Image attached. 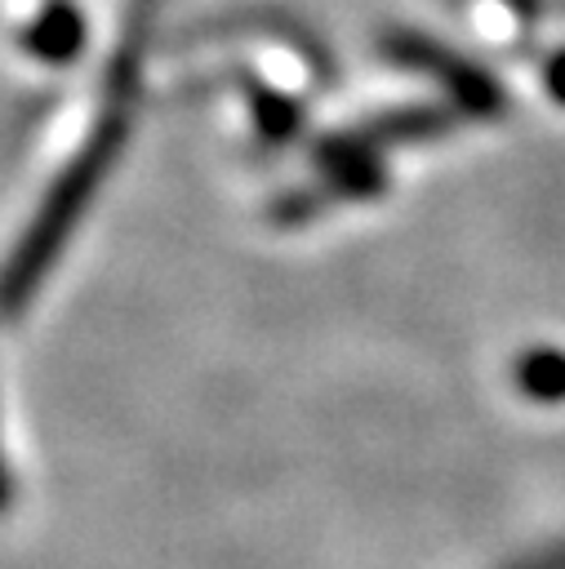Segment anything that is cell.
Wrapping results in <instances>:
<instances>
[{
  "instance_id": "cell-3",
  "label": "cell",
  "mask_w": 565,
  "mask_h": 569,
  "mask_svg": "<svg viewBox=\"0 0 565 569\" xmlns=\"http://www.w3.org/2000/svg\"><path fill=\"white\" fill-rule=\"evenodd\" d=\"M547 84H552V93H561V98H565V58H561V62H552Z\"/></svg>"
},
{
  "instance_id": "cell-1",
  "label": "cell",
  "mask_w": 565,
  "mask_h": 569,
  "mask_svg": "<svg viewBox=\"0 0 565 569\" xmlns=\"http://www.w3.org/2000/svg\"><path fill=\"white\" fill-rule=\"evenodd\" d=\"M516 382H521L534 400H565V351L538 347V351L521 356Z\"/></svg>"
},
{
  "instance_id": "cell-2",
  "label": "cell",
  "mask_w": 565,
  "mask_h": 569,
  "mask_svg": "<svg viewBox=\"0 0 565 569\" xmlns=\"http://www.w3.org/2000/svg\"><path fill=\"white\" fill-rule=\"evenodd\" d=\"M27 44H31L36 53H44V58H67V53H76V44H80V18H76L67 4H53V9L31 27Z\"/></svg>"
}]
</instances>
